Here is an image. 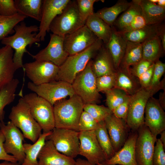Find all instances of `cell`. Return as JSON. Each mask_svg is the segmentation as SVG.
<instances>
[{
  "instance_id": "14",
  "label": "cell",
  "mask_w": 165,
  "mask_h": 165,
  "mask_svg": "<svg viewBox=\"0 0 165 165\" xmlns=\"http://www.w3.org/2000/svg\"><path fill=\"white\" fill-rule=\"evenodd\" d=\"M79 155L94 165L103 163L108 158L101 148L95 130L79 132Z\"/></svg>"
},
{
  "instance_id": "22",
  "label": "cell",
  "mask_w": 165,
  "mask_h": 165,
  "mask_svg": "<svg viewBox=\"0 0 165 165\" xmlns=\"http://www.w3.org/2000/svg\"><path fill=\"white\" fill-rule=\"evenodd\" d=\"M92 70L97 77L114 74L116 70L110 54L104 44L91 61Z\"/></svg>"
},
{
  "instance_id": "35",
  "label": "cell",
  "mask_w": 165,
  "mask_h": 165,
  "mask_svg": "<svg viewBox=\"0 0 165 165\" xmlns=\"http://www.w3.org/2000/svg\"><path fill=\"white\" fill-rule=\"evenodd\" d=\"M99 123V126L95 130V135L101 148L108 159L114 156L116 152L112 146L104 121Z\"/></svg>"
},
{
  "instance_id": "27",
  "label": "cell",
  "mask_w": 165,
  "mask_h": 165,
  "mask_svg": "<svg viewBox=\"0 0 165 165\" xmlns=\"http://www.w3.org/2000/svg\"><path fill=\"white\" fill-rule=\"evenodd\" d=\"M161 24L146 25L130 32L120 33L119 31L126 41L142 43L147 40L159 37Z\"/></svg>"
},
{
  "instance_id": "53",
  "label": "cell",
  "mask_w": 165,
  "mask_h": 165,
  "mask_svg": "<svg viewBox=\"0 0 165 165\" xmlns=\"http://www.w3.org/2000/svg\"><path fill=\"white\" fill-rule=\"evenodd\" d=\"M160 99L158 101L161 107L164 110L165 108V92L160 94Z\"/></svg>"
},
{
  "instance_id": "37",
  "label": "cell",
  "mask_w": 165,
  "mask_h": 165,
  "mask_svg": "<svg viewBox=\"0 0 165 165\" xmlns=\"http://www.w3.org/2000/svg\"><path fill=\"white\" fill-rule=\"evenodd\" d=\"M139 15H141V7L135 0H133L130 6L116 19L113 26L118 27L119 29L118 31H120L127 26L135 17Z\"/></svg>"
},
{
  "instance_id": "52",
  "label": "cell",
  "mask_w": 165,
  "mask_h": 165,
  "mask_svg": "<svg viewBox=\"0 0 165 165\" xmlns=\"http://www.w3.org/2000/svg\"><path fill=\"white\" fill-rule=\"evenodd\" d=\"M74 165H94L90 163L86 160L81 158H78L75 160Z\"/></svg>"
},
{
  "instance_id": "51",
  "label": "cell",
  "mask_w": 165,
  "mask_h": 165,
  "mask_svg": "<svg viewBox=\"0 0 165 165\" xmlns=\"http://www.w3.org/2000/svg\"><path fill=\"white\" fill-rule=\"evenodd\" d=\"M159 37L160 38L163 50L165 51V28L164 25H161L160 29Z\"/></svg>"
},
{
  "instance_id": "47",
  "label": "cell",
  "mask_w": 165,
  "mask_h": 165,
  "mask_svg": "<svg viewBox=\"0 0 165 165\" xmlns=\"http://www.w3.org/2000/svg\"><path fill=\"white\" fill-rule=\"evenodd\" d=\"M146 25L145 21L142 16L139 15L135 17L127 26L119 31L120 33L130 32L140 29Z\"/></svg>"
},
{
  "instance_id": "41",
  "label": "cell",
  "mask_w": 165,
  "mask_h": 165,
  "mask_svg": "<svg viewBox=\"0 0 165 165\" xmlns=\"http://www.w3.org/2000/svg\"><path fill=\"white\" fill-rule=\"evenodd\" d=\"M98 1L99 0H76L79 14L82 21L85 22L88 18L94 13V5L95 2Z\"/></svg>"
},
{
  "instance_id": "26",
  "label": "cell",
  "mask_w": 165,
  "mask_h": 165,
  "mask_svg": "<svg viewBox=\"0 0 165 165\" xmlns=\"http://www.w3.org/2000/svg\"><path fill=\"white\" fill-rule=\"evenodd\" d=\"M140 6L141 15L147 25L161 24L165 18V7L151 2L149 0H135Z\"/></svg>"
},
{
  "instance_id": "10",
  "label": "cell",
  "mask_w": 165,
  "mask_h": 165,
  "mask_svg": "<svg viewBox=\"0 0 165 165\" xmlns=\"http://www.w3.org/2000/svg\"><path fill=\"white\" fill-rule=\"evenodd\" d=\"M27 87L53 106L57 102L75 94L72 84L62 81L55 80L39 85L29 82Z\"/></svg>"
},
{
  "instance_id": "1",
  "label": "cell",
  "mask_w": 165,
  "mask_h": 165,
  "mask_svg": "<svg viewBox=\"0 0 165 165\" xmlns=\"http://www.w3.org/2000/svg\"><path fill=\"white\" fill-rule=\"evenodd\" d=\"M14 30L13 35L3 38L1 42L15 50L13 61L16 71L23 68V57L24 53L30 54L27 50V46H29L30 47L34 44L39 46L38 42L41 41L36 37L38 31V27L37 25L28 26L23 21L16 26Z\"/></svg>"
},
{
  "instance_id": "45",
  "label": "cell",
  "mask_w": 165,
  "mask_h": 165,
  "mask_svg": "<svg viewBox=\"0 0 165 165\" xmlns=\"http://www.w3.org/2000/svg\"><path fill=\"white\" fill-rule=\"evenodd\" d=\"M165 71V64L159 60L154 63L153 75L149 86H154L159 85L160 79Z\"/></svg>"
},
{
  "instance_id": "11",
  "label": "cell",
  "mask_w": 165,
  "mask_h": 165,
  "mask_svg": "<svg viewBox=\"0 0 165 165\" xmlns=\"http://www.w3.org/2000/svg\"><path fill=\"white\" fill-rule=\"evenodd\" d=\"M0 130L5 138L3 146L6 152L11 154L21 164L25 157L23 133L10 121L6 124L4 121L0 122Z\"/></svg>"
},
{
  "instance_id": "46",
  "label": "cell",
  "mask_w": 165,
  "mask_h": 165,
  "mask_svg": "<svg viewBox=\"0 0 165 165\" xmlns=\"http://www.w3.org/2000/svg\"><path fill=\"white\" fill-rule=\"evenodd\" d=\"M150 61L142 59L130 68L131 73L138 79L154 63Z\"/></svg>"
},
{
  "instance_id": "5",
  "label": "cell",
  "mask_w": 165,
  "mask_h": 165,
  "mask_svg": "<svg viewBox=\"0 0 165 165\" xmlns=\"http://www.w3.org/2000/svg\"><path fill=\"white\" fill-rule=\"evenodd\" d=\"M10 121L20 129L24 138L35 142L42 134V128L32 116L28 105L23 97L11 108L9 116Z\"/></svg>"
},
{
  "instance_id": "58",
  "label": "cell",
  "mask_w": 165,
  "mask_h": 165,
  "mask_svg": "<svg viewBox=\"0 0 165 165\" xmlns=\"http://www.w3.org/2000/svg\"><path fill=\"white\" fill-rule=\"evenodd\" d=\"M97 165H105L102 163H99Z\"/></svg>"
},
{
  "instance_id": "36",
  "label": "cell",
  "mask_w": 165,
  "mask_h": 165,
  "mask_svg": "<svg viewBox=\"0 0 165 165\" xmlns=\"http://www.w3.org/2000/svg\"><path fill=\"white\" fill-rule=\"evenodd\" d=\"M27 17L19 13L13 16H6L0 15V40L14 33V28Z\"/></svg>"
},
{
  "instance_id": "43",
  "label": "cell",
  "mask_w": 165,
  "mask_h": 165,
  "mask_svg": "<svg viewBox=\"0 0 165 165\" xmlns=\"http://www.w3.org/2000/svg\"><path fill=\"white\" fill-rule=\"evenodd\" d=\"M154 147L153 165H165V148L159 139H157Z\"/></svg>"
},
{
  "instance_id": "23",
  "label": "cell",
  "mask_w": 165,
  "mask_h": 165,
  "mask_svg": "<svg viewBox=\"0 0 165 165\" xmlns=\"http://www.w3.org/2000/svg\"><path fill=\"white\" fill-rule=\"evenodd\" d=\"M13 49L5 46L0 48V91L14 78L15 70Z\"/></svg>"
},
{
  "instance_id": "33",
  "label": "cell",
  "mask_w": 165,
  "mask_h": 165,
  "mask_svg": "<svg viewBox=\"0 0 165 165\" xmlns=\"http://www.w3.org/2000/svg\"><path fill=\"white\" fill-rule=\"evenodd\" d=\"M142 59V43L127 41L125 52L120 65L130 67Z\"/></svg>"
},
{
  "instance_id": "3",
  "label": "cell",
  "mask_w": 165,
  "mask_h": 165,
  "mask_svg": "<svg viewBox=\"0 0 165 165\" xmlns=\"http://www.w3.org/2000/svg\"><path fill=\"white\" fill-rule=\"evenodd\" d=\"M84 105L81 98L75 94L68 100L56 102L53 105L55 127L78 131L79 122Z\"/></svg>"
},
{
  "instance_id": "19",
  "label": "cell",
  "mask_w": 165,
  "mask_h": 165,
  "mask_svg": "<svg viewBox=\"0 0 165 165\" xmlns=\"http://www.w3.org/2000/svg\"><path fill=\"white\" fill-rule=\"evenodd\" d=\"M104 122L112 146L116 152L124 144L130 129L125 120L116 117L113 113L108 116Z\"/></svg>"
},
{
  "instance_id": "4",
  "label": "cell",
  "mask_w": 165,
  "mask_h": 165,
  "mask_svg": "<svg viewBox=\"0 0 165 165\" xmlns=\"http://www.w3.org/2000/svg\"><path fill=\"white\" fill-rule=\"evenodd\" d=\"M164 89V78L158 85L141 88L135 94L130 96L128 111L126 120L130 129L133 131H137L144 124L145 112L148 101L159 90Z\"/></svg>"
},
{
  "instance_id": "15",
  "label": "cell",
  "mask_w": 165,
  "mask_h": 165,
  "mask_svg": "<svg viewBox=\"0 0 165 165\" xmlns=\"http://www.w3.org/2000/svg\"><path fill=\"white\" fill-rule=\"evenodd\" d=\"M98 39L85 25L64 37V47L69 56L72 55L86 49Z\"/></svg>"
},
{
  "instance_id": "48",
  "label": "cell",
  "mask_w": 165,
  "mask_h": 165,
  "mask_svg": "<svg viewBox=\"0 0 165 165\" xmlns=\"http://www.w3.org/2000/svg\"><path fill=\"white\" fill-rule=\"evenodd\" d=\"M130 96H129L123 103L112 111L113 114L116 117L126 120L128 111Z\"/></svg>"
},
{
  "instance_id": "32",
  "label": "cell",
  "mask_w": 165,
  "mask_h": 165,
  "mask_svg": "<svg viewBox=\"0 0 165 165\" xmlns=\"http://www.w3.org/2000/svg\"><path fill=\"white\" fill-rule=\"evenodd\" d=\"M142 43L143 59L155 63L159 60L165 52L159 36L147 40Z\"/></svg>"
},
{
  "instance_id": "9",
  "label": "cell",
  "mask_w": 165,
  "mask_h": 165,
  "mask_svg": "<svg viewBox=\"0 0 165 165\" xmlns=\"http://www.w3.org/2000/svg\"><path fill=\"white\" fill-rule=\"evenodd\" d=\"M79 132L74 130L55 127L46 140H50L60 152L74 159L79 155Z\"/></svg>"
},
{
  "instance_id": "39",
  "label": "cell",
  "mask_w": 165,
  "mask_h": 165,
  "mask_svg": "<svg viewBox=\"0 0 165 165\" xmlns=\"http://www.w3.org/2000/svg\"><path fill=\"white\" fill-rule=\"evenodd\" d=\"M83 111L90 114L99 123L104 121L108 116L113 113L108 107L97 104L84 105Z\"/></svg>"
},
{
  "instance_id": "28",
  "label": "cell",
  "mask_w": 165,
  "mask_h": 165,
  "mask_svg": "<svg viewBox=\"0 0 165 165\" xmlns=\"http://www.w3.org/2000/svg\"><path fill=\"white\" fill-rule=\"evenodd\" d=\"M85 25L97 37L106 45L109 42L112 32L111 27L94 13L86 20Z\"/></svg>"
},
{
  "instance_id": "18",
  "label": "cell",
  "mask_w": 165,
  "mask_h": 165,
  "mask_svg": "<svg viewBox=\"0 0 165 165\" xmlns=\"http://www.w3.org/2000/svg\"><path fill=\"white\" fill-rule=\"evenodd\" d=\"M70 0H43L41 19L38 31L36 37L44 41L47 32L50 31V25L55 18L60 14Z\"/></svg>"
},
{
  "instance_id": "56",
  "label": "cell",
  "mask_w": 165,
  "mask_h": 165,
  "mask_svg": "<svg viewBox=\"0 0 165 165\" xmlns=\"http://www.w3.org/2000/svg\"><path fill=\"white\" fill-rule=\"evenodd\" d=\"M157 3V4L160 6L165 7V0H158Z\"/></svg>"
},
{
  "instance_id": "2",
  "label": "cell",
  "mask_w": 165,
  "mask_h": 165,
  "mask_svg": "<svg viewBox=\"0 0 165 165\" xmlns=\"http://www.w3.org/2000/svg\"><path fill=\"white\" fill-rule=\"evenodd\" d=\"M103 44L102 41L98 38L84 50L69 56L59 67L56 80L64 81L72 84L76 75L85 68Z\"/></svg>"
},
{
  "instance_id": "24",
  "label": "cell",
  "mask_w": 165,
  "mask_h": 165,
  "mask_svg": "<svg viewBox=\"0 0 165 165\" xmlns=\"http://www.w3.org/2000/svg\"><path fill=\"white\" fill-rule=\"evenodd\" d=\"M114 87L121 89L131 96L141 87L139 79L131 73L130 67L120 65L115 73Z\"/></svg>"
},
{
  "instance_id": "54",
  "label": "cell",
  "mask_w": 165,
  "mask_h": 165,
  "mask_svg": "<svg viewBox=\"0 0 165 165\" xmlns=\"http://www.w3.org/2000/svg\"><path fill=\"white\" fill-rule=\"evenodd\" d=\"M160 137L159 138L165 149V130L162 131L160 133Z\"/></svg>"
},
{
  "instance_id": "7",
  "label": "cell",
  "mask_w": 165,
  "mask_h": 165,
  "mask_svg": "<svg viewBox=\"0 0 165 165\" xmlns=\"http://www.w3.org/2000/svg\"><path fill=\"white\" fill-rule=\"evenodd\" d=\"M85 24L80 18L76 0H70L53 20L50 26V31L64 37Z\"/></svg>"
},
{
  "instance_id": "50",
  "label": "cell",
  "mask_w": 165,
  "mask_h": 165,
  "mask_svg": "<svg viewBox=\"0 0 165 165\" xmlns=\"http://www.w3.org/2000/svg\"><path fill=\"white\" fill-rule=\"evenodd\" d=\"M4 141V136L0 130V160L17 163V160L14 156L6 152L3 146Z\"/></svg>"
},
{
  "instance_id": "57",
  "label": "cell",
  "mask_w": 165,
  "mask_h": 165,
  "mask_svg": "<svg viewBox=\"0 0 165 165\" xmlns=\"http://www.w3.org/2000/svg\"><path fill=\"white\" fill-rule=\"evenodd\" d=\"M149 0L151 2L153 3H155V4H156V3H157L158 1V0Z\"/></svg>"
},
{
  "instance_id": "25",
  "label": "cell",
  "mask_w": 165,
  "mask_h": 165,
  "mask_svg": "<svg viewBox=\"0 0 165 165\" xmlns=\"http://www.w3.org/2000/svg\"><path fill=\"white\" fill-rule=\"evenodd\" d=\"M127 42L121 34L112 26L110 39L105 45L112 57L116 71L119 67L124 57Z\"/></svg>"
},
{
  "instance_id": "6",
  "label": "cell",
  "mask_w": 165,
  "mask_h": 165,
  "mask_svg": "<svg viewBox=\"0 0 165 165\" xmlns=\"http://www.w3.org/2000/svg\"><path fill=\"white\" fill-rule=\"evenodd\" d=\"M91 61L72 84L75 94L81 98L85 105L97 104L100 102L101 98L97 89V77L92 70Z\"/></svg>"
},
{
  "instance_id": "49",
  "label": "cell",
  "mask_w": 165,
  "mask_h": 165,
  "mask_svg": "<svg viewBox=\"0 0 165 165\" xmlns=\"http://www.w3.org/2000/svg\"><path fill=\"white\" fill-rule=\"evenodd\" d=\"M154 63H153L139 78L141 88H146L150 86L153 75Z\"/></svg>"
},
{
  "instance_id": "44",
  "label": "cell",
  "mask_w": 165,
  "mask_h": 165,
  "mask_svg": "<svg viewBox=\"0 0 165 165\" xmlns=\"http://www.w3.org/2000/svg\"><path fill=\"white\" fill-rule=\"evenodd\" d=\"M13 0H0V15L9 16L18 13Z\"/></svg>"
},
{
  "instance_id": "29",
  "label": "cell",
  "mask_w": 165,
  "mask_h": 165,
  "mask_svg": "<svg viewBox=\"0 0 165 165\" xmlns=\"http://www.w3.org/2000/svg\"><path fill=\"white\" fill-rule=\"evenodd\" d=\"M131 3L132 1L129 2L126 0H119L113 6L109 7H104L94 13L112 27L118 16L121 13L125 11Z\"/></svg>"
},
{
  "instance_id": "42",
  "label": "cell",
  "mask_w": 165,
  "mask_h": 165,
  "mask_svg": "<svg viewBox=\"0 0 165 165\" xmlns=\"http://www.w3.org/2000/svg\"><path fill=\"white\" fill-rule=\"evenodd\" d=\"M115 82V74L106 75L97 77L96 85L99 93L105 92L114 87Z\"/></svg>"
},
{
  "instance_id": "31",
  "label": "cell",
  "mask_w": 165,
  "mask_h": 165,
  "mask_svg": "<svg viewBox=\"0 0 165 165\" xmlns=\"http://www.w3.org/2000/svg\"><path fill=\"white\" fill-rule=\"evenodd\" d=\"M51 132H43L33 144L27 143L23 144L25 157L20 165H38L37 159L38 154L45 144L47 137Z\"/></svg>"
},
{
  "instance_id": "16",
  "label": "cell",
  "mask_w": 165,
  "mask_h": 165,
  "mask_svg": "<svg viewBox=\"0 0 165 165\" xmlns=\"http://www.w3.org/2000/svg\"><path fill=\"white\" fill-rule=\"evenodd\" d=\"M64 37L51 34L47 46L36 54L29 55L35 60L50 62L59 67L69 56L64 47Z\"/></svg>"
},
{
  "instance_id": "13",
  "label": "cell",
  "mask_w": 165,
  "mask_h": 165,
  "mask_svg": "<svg viewBox=\"0 0 165 165\" xmlns=\"http://www.w3.org/2000/svg\"><path fill=\"white\" fill-rule=\"evenodd\" d=\"M135 156L138 165H153L154 147L157 138L144 124L137 131Z\"/></svg>"
},
{
  "instance_id": "8",
  "label": "cell",
  "mask_w": 165,
  "mask_h": 165,
  "mask_svg": "<svg viewBox=\"0 0 165 165\" xmlns=\"http://www.w3.org/2000/svg\"><path fill=\"white\" fill-rule=\"evenodd\" d=\"M23 97L43 132L51 131L55 127L53 106L35 93L26 94Z\"/></svg>"
},
{
  "instance_id": "12",
  "label": "cell",
  "mask_w": 165,
  "mask_h": 165,
  "mask_svg": "<svg viewBox=\"0 0 165 165\" xmlns=\"http://www.w3.org/2000/svg\"><path fill=\"white\" fill-rule=\"evenodd\" d=\"M22 68L31 82L39 85L56 80L59 67L50 62L35 60L24 64Z\"/></svg>"
},
{
  "instance_id": "17",
  "label": "cell",
  "mask_w": 165,
  "mask_h": 165,
  "mask_svg": "<svg viewBox=\"0 0 165 165\" xmlns=\"http://www.w3.org/2000/svg\"><path fill=\"white\" fill-rule=\"evenodd\" d=\"M144 125L156 138L165 130V113L158 100L153 97L146 104L145 112Z\"/></svg>"
},
{
  "instance_id": "38",
  "label": "cell",
  "mask_w": 165,
  "mask_h": 165,
  "mask_svg": "<svg viewBox=\"0 0 165 165\" xmlns=\"http://www.w3.org/2000/svg\"><path fill=\"white\" fill-rule=\"evenodd\" d=\"M104 93L106 94L107 107L112 112L129 96L124 90L116 87L106 91Z\"/></svg>"
},
{
  "instance_id": "20",
  "label": "cell",
  "mask_w": 165,
  "mask_h": 165,
  "mask_svg": "<svg viewBox=\"0 0 165 165\" xmlns=\"http://www.w3.org/2000/svg\"><path fill=\"white\" fill-rule=\"evenodd\" d=\"M137 131H133L122 147L112 157L103 164L106 165H138L135 156V147L138 137Z\"/></svg>"
},
{
  "instance_id": "34",
  "label": "cell",
  "mask_w": 165,
  "mask_h": 165,
  "mask_svg": "<svg viewBox=\"0 0 165 165\" xmlns=\"http://www.w3.org/2000/svg\"><path fill=\"white\" fill-rule=\"evenodd\" d=\"M19 80L14 78L0 91V122L4 121L5 107L14 100Z\"/></svg>"
},
{
  "instance_id": "40",
  "label": "cell",
  "mask_w": 165,
  "mask_h": 165,
  "mask_svg": "<svg viewBox=\"0 0 165 165\" xmlns=\"http://www.w3.org/2000/svg\"><path fill=\"white\" fill-rule=\"evenodd\" d=\"M100 125L90 114L83 111L80 117L78 126L79 132L90 131L95 130Z\"/></svg>"
},
{
  "instance_id": "30",
  "label": "cell",
  "mask_w": 165,
  "mask_h": 165,
  "mask_svg": "<svg viewBox=\"0 0 165 165\" xmlns=\"http://www.w3.org/2000/svg\"><path fill=\"white\" fill-rule=\"evenodd\" d=\"M43 0H15L18 13L40 22Z\"/></svg>"
},
{
  "instance_id": "21",
  "label": "cell",
  "mask_w": 165,
  "mask_h": 165,
  "mask_svg": "<svg viewBox=\"0 0 165 165\" xmlns=\"http://www.w3.org/2000/svg\"><path fill=\"white\" fill-rule=\"evenodd\" d=\"M38 165H74V159L59 152L52 142L46 141L38 154Z\"/></svg>"
},
{
  "instance_id": "55",
  "label": "cell",
  "mask_w": 165,
  "mask_h": 165,
  "mask_svg": "<svg viewBox=\"0 0 165 165\" xmlns=\"http://www.w3.org/2000/svg\"><path fill=\"white\" fill-rule=\"evenodd\" d=\"M0 165H20V164L11 162L10 161H4V162L0 163Z\"/></svg>"
}]
</instances>
